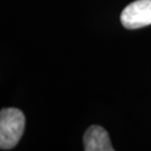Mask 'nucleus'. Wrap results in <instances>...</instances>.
Returning <instances> with one entry per match:
<instances>
[{
	"instance_id": "nucleus-1",
	"label": "nucleus",
	"mask_w": 151,
	"mask_h": 151,
	"mask_svg": "<svg viewBox=\"0 0 151 151\" xmlns=\"http://www.w3.org/2000/svg\"><path fill=\"white\" fill-rule=\"evenodd\" d=\"M25 115L19 109L0 110V149L10 150L18 145L25 131Z\"/></svg>"
},
{
	"instance_id": "nucleus-2",
	"label": "nucleus",
	"mask_w": 151,
	"mask_h": 151,
	"mask_svg": "<svg viewBox=\"0 0 151 151\" xmlns=\"http://www.w3.org/2000/svg\"><path fill=\"white\" fill-rule=\"evenodd\" d=\"M121 24L127 29H138L151 25V0H135L121 14Z\"/></svg>"
},
{
	"instance_id": "nucleus-3",
	"label": "nucleus",
	"mask_w": 151,
	"mask_h": 151,
	"mask_svg": "<svg viewBox=\"0 0 151 151\" xmlns=\"http://www.w3.org/2000/svg\"><path fill=\"white\" fill-rule=\"evenodd\" d=\"M85 151H113L108 131L100 125H91L83 137Z\"/></svg>"
}]
</instances>
